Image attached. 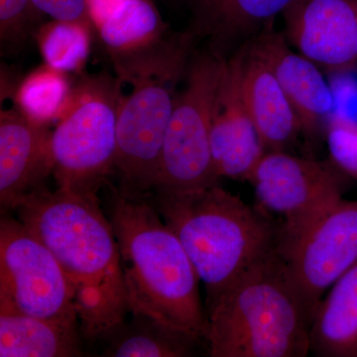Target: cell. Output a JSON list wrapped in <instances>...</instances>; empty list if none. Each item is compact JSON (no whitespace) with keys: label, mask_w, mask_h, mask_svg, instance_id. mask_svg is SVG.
Listing matches in <instances>:
<instances>
[{"label":"cell","mask_w":357,"mask_h":357,"mask_svg":"<svg viewBox=\"0 0 357 357\" xmlns=\"http://www.w3.org/2000/svg\"><path fill=\"white\" fill-rule=\"evenodd\" d=\"M14 211L69 278L84 340L96 342L130 314L119 243L100 198L45 189Z\"/></svg>","instance_id":"cell-1"},{"label":"cell","mask_w":357,"mask_h":357,"mask_svg":"<svg viewBox=\"0 0 357 357\" xmlns=\"http://www.w3.org/2000/svg\"><path fill=\"white\" fill-rule=\"evenodd\" d=\"M107 215L119 252L130 314H143L206 344L198 274L149 199L124 198L109 184Z\"/></svg>","instance_id":"cell-2"},{"label":"cell","mask_w":357,"mask_h":357,"mask_svg":"<svg viewBox=\"0 0 357 357\" xmlns=\"http://www.w3.org/2000/svg\"><path fill=\"white\" fill-rule=\"evenodd\" d=\"M177 236L206 287V307L234 279L278 248L281 222L220 184L147 198Z\"/></svg>","instance_id":"cell-3"},{"label":"cell","mask_w":357,"mask_h":357,"mask_svg":"<svg viewBox=\"0 0 357 357\" xmlns=\"http://www.w3.org/2000/svg\"><path fill=\"white\" fill-rule=\"evenodd\" d=\"M211 357H305L312 321L278 248L206 307Z\"/></svg>","instance_id":"cell-4"},{"label":"cell","mask_w":357,"mask_h":357,"mask_svg":"<svg viewBox=\"0 0 357 357\" xmlns=\"http://www.w3.org/2000/svg\"><path fill=\"white\" fill-rule=\"evenodd\" d=\"M117 77L84 75L51 134L53 176L59 189L98 198L114 171L116 128L124 96Z\"/></svg>","instance_id":"cell-5"},{"label":"cell","mask_w":357,"mask_h":357,"mask_svg":"<svg viewBox=\"0 0 357 357\" xmlns=\"http://www.w3.org/2000/svg\"><path fill=\"white\" fill-rule=\"evenodd\" d=\"M225 57L211 51L190 61L162 149L155 192H189L220 184L211 148L213 102Z\"/></svg>","instance_id":"cell-6"},{"label":"cell","mask_w":357,"mask_h":357,"mask_svg":"<svg viewBox=\"0 0 357 357\" xmlns=\"http://www.w3.org/2000/svg\"><path fill=\"white\" fill-rule=\"evenodd\" d=\"M0 309L81 331L75 292L60 263L23 223L0 220Z\"/></svg>","instance_id":"cell-7"},{"label":"cell","mask_w":357,"mask_h":357,"mask_svg":"<svg viewBox=\"0 0 357 357\" xmlns=\"http://www.w3.org/2000/svg\"><path fill=\"white\" fill-rule=\"evenodd\" d=\"M96 31L123 83L178 82L185 74L194 37L173 32L151 0H124Z\"/></svg>","instance_id":"cell-8"},{"label":"cell","mask_w":357,"mask_h":357,"mask_svg":"<svg viewBox=\"0 0 357 357\" xmlns=\"http://www.w3.org/2000/svg\"><path fill=\"white\" fill-rule=\"evenodd\" d=\"M340 169L325 162L268 151L248 182L255 188L259 208L278 215L279 243L299 234L324 211L344 199ZM273 217V215H272Z\"/></svg>","instance_id":"cell-9"},{"label":"cell","mask_w":357,"mask_h":357,"mask_svg":"<svg viewBox=\"0 0 357 357\" xmlns=\"http://www.w3.org/2000/svg\"><path fill=\"white\" fill-rule=\"evenodd\" d=\"M176 82L147 79L124 96L116 128L114 171L124 198L146 199L158 178L164 140L172 114Z\"/></svg>","instance_id":"cell-10"},{"label":"cell","mask_w":357,"mask_h":357,"mask_svg":"<svg viewBox=\"0 0 357 357\" xmlns=\"http://www.w3.org/2000/svg\"><path fill=\"white\" fill-rule=\"evenodd\" d=\"M278 251L312 321L326 292L357 263V201L333 204Z\"/></svg>","instance_id":"cell-11"},{"label":"cell","mask_w":357,"mask_h":357,"mask_svg":"<svg viewBox=\"0 0 357 357\" xmlns=\"http://www.w3.org/2000/svg\"><path fill=\"white\" fill-rule=\"evenodd\" d=\"M282 15L289 44L321 69L357 64V0H294Z\"/></svg>","instance_id":"cell-12"},{"label":"cell","mask_w":357,"mask_h":357,"mask_svg":"<svg viewBox=\"0 0 357 357\" xmlns=\"http://www.w3.org/2000/svg\"><path fill=\"white\" fill-rule=\"evenodd\" d=\"M243 49L223 61L211 126V148L218 178L248 181L266 153L244 103Z\"/></svg>","instance_id":"cell-13"},{"label":"cell","mask_w":357,"mask_h":357,"mask_svg":"<svg viewBox=\"0 0 357 357\" xmlns=\"http://www.w3.org/2000/svg\"><path fill=\"white\" fill-rule=\"evenodd\" d=\"M245 46L261 59L278 79L305 135L314 136L328 126L335 112V98L332 84L319 66L299 52L291 50L285 35L274 30L273 23L249 40Z\"/></svg>","instance_id":"cell-14"},{"label":"cell","mask_w":357,"mask_h":357,"mask_svg":"<svg viewBox=\"0 0 357 357\" xmlns=\"http://www.w3.org/2000/svg\"><path fill=\"white\" fill-rule=\"evenodd\" d=\"M52 131L18 109L0 114V204L2 213L21 199L43 191L53 174Z\"/></svg>","instance_id":"cell-15"},{"label":"cell","mask_w":357,"mask_h":357,"mask_svg":"<svg viewBox=\"0 0 357 357\" xmlns=\"http://www.w3.org/2000/svg\"><path fill=\"white\" fill-rule=\"evenodd\" d=\"M241 91L266 151H286L302 132L299 119L272 70L243 45Z\"/></svg>","instance_id":"cell-16"},{"label":"cell","mask_w":357,"mask_h":357,"mask_svg":"<svg viewBox=\"0 0 357 357\" xmlns=\"http://www.w3.org/2000/svg\"><path fill=\"white\" fill-rule=\"evenodd\" d=\"M294 0H190L192 18L190 34L208 39L211 50L225 57V49L250 40L272 24Z\"/></svg>","instance_id":"cell-17"},{"label":"cell","mask_w":357,"mask_h":357,"mask_svg":"<svg viewBox=\"0 0 357 357\" xmlns=\"http://www.w3.org/2000/svg\"><path fill=\"white\" fill-rule=\"evenodd\" d=\"M311 351L321 357H357V263L326 292L312 319Z\"/></svg>","instance_id":"cell-18"},{"label":"cell","mask_w":357,"mask_h":357,"mask_svg":"<svg viewBox=\"0 0 357 357\" xmlns=\"http://www.w3.org/2000/svg\"><path fill=\"white\" fill-rule=\"evenodd\" d=\"M81 331L0 309V356H83Z\"/></svg>","instance_id":"cell-19"},{"label":"cell","mask_w":357,"mask_h":357,"mask_svg":"<svg viewBox=\"0 0 357 357\" xmlns=\"http://www.w3.org/2000/svg\"><path fill=\"white\" fill-rule=\"evenodd\" d=\"M102 333V356L187 357L194 356L202 340L160 323L146 314H131Z\"/></svg>","instance_id":"cell-20"},{"label":"cell","mask_w":357,"mask_h":357,"mask_svg":"<svg viewBox=\"0 0 357 357\" xmlns=\"http://www.w3.org/2000/svg\"><path fill=\"white\" fill-rule=\"evenodd\" d=\"M73 84L66 73L44 65L26 76L15 89L16 109L32 121H58L69 102Z\"/></svg>","instance_id":"cell-21"},{"label":"cell","mask_w":357,"mask_h":357,"mask_svg":"<svg viewBox=\"0 0 357 357\" xmlns=\"http://www.w3.org/2000/svg\"><path fill=\"white\" fill-rule=\"evenodd\" d=\"M95 30L82 23L52 20L39 28L34 39L45 65L66 74L79 73L88 60Z\"/></svg>","instance_id":"cell-22"},{"label":"cell","mask_w":357,"mask_h":357,"mask_svg":"<svg viewBox=\"0 0 357 357\" xmlns=\"http://www.w3.org/2000/svg\"><path fill=\"white\" fill-rule=\"evenodd\" d=\"M45 14L32 0H0L1 49L18 50L31 38L43 23Z\"/></svg>","instance_id":"cell-23"},{"label":"cell","mask_w":357,"mask_h":357,"mask_svg":"<svg viewBox=\"0 0 357 357\" xmlns=\"http://www.w3.org/2000/svg\"><path fill=\"white\" fill-rule=\"evenodd\" d=\"M328 140L335 166L357 178V124L333 114L328 124Z\"/></svg>","instance_id":"cell-24"},{"label":"cell","mask_w":357,"mask_h":357,"mask_svg":"<svg viewBox=\"0 0 357 357\" xmlns=\"http://www.w3.org/2000/svg\"><path fill=\"white\" fill-rule=\"evenodd\" d=\"M32 2L52 20L82 23L96 29L89 13V0H32Z\"/></svg>","instance_id":"cell-25"},{"label":"cell","mask_w":357,"mask_h":357,"mask_svg":"<svg viewBox=\"0 0 357 357\" xmlns=\"http://www.w3.org/2000/svg\"><path fill=\"white\" fill-rule=\"evenodd\" d=\"M124 0H89L91 20L98 29Z\"/></svg>","instance_id":"cell-26"},{"label":"cell","mask_w":357,"mask_h":357,"mask_svg":"<svg viewBox=\"0 0 357 357\" xmlns=\"http://www.w3.org/2000/svg\"><path fill=\"white\" fill-rule=\"evenodd\" d=\"M171 1H173V2H182V1H185V0H171ZM190 1V0H189Z\"/></svg>","instance_id":"cell-27"}]
</instances>
